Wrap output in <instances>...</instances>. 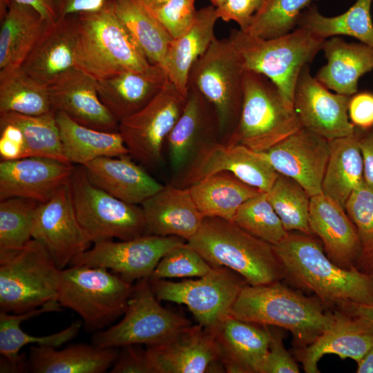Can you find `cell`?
Masks as SVG:
<instances>
[{"mask_svg": "<svg viewBox=\"0 0 373 373\" xmlns=\"http://www.w3.org/2000/svg\"><path fill=\"white\" fill-rule=\"evenodd\" d=\"M268 327L270 330V341L260 373L300 372L297 363L285 348L280 332Z\"/></svg>", "mask_w": 373, "mask_h": 373, "instance_id": "681fc988", "label": "cell"}, {"mask_svg": "<svg viewBox=\"0 0 373 373\" xmlns=\"http://www.w3.org/2000/svg\"><path fill=\"white\" fill-rule=\"evenodd\" d=\"M35 8L48 22L58 19L57 0H15Z\"/></svg>", "mask_w": 373, "mask_h": 373, "instance_id": "6f0895ef", "label": "cell"}, {"mask_svg": "<svg viewBox=\"0 0 373 373\" xmlns=\"http://www.w3.org/2000/svg\"><path fill=\"white\" fill-rule=\"evenodd\" d=\"M185 242V240L176 236L148 234L118 242L103 241L93 244L92 247L77 255L69 266L104 267L133 284L149 278L162 258Z\"/></svg>", "mask_w": 373, "mask_h": 373, "instance_id": "5bb4252c", "label": "cell"}, {"mask_svg": "<svg viewBox=\"0 0 373 373\" xmlns=\"http://www.w3.org/2000/svg\"><path fill=\"white\" fill-rule=\"evenodd\" d=\"M141 345L120 347L118 356L111 367V373H152L146 349Z\"/></svg>", "mask_w": 373, "mask_h": 373, "instance_id": "816d5d0a", "label": "cell"}, {"mask_svg": "<svg viewBox=\"0 0 373 373\" xmlns=\"http://www.w3.org/2000/svg\"><path fill=\"white\" fill-rule=\"evenodd\" d=\"M321 50L327 64L315 78L335 93L352 96L358 92L361 77L373 70V47L363 42L334 36L324 40Z\"/></svg>", "mask_w": 373, "mask_h": 373, "instance_id": "f1b7e54d", "label": "cell"}, {"mask_svg": "<svg viewBox=\"0 0 373 373\" xmlns=\"http://www.w3.org/2000/svg\"><path fill=\"white\" fill-rule=\"evenodd\" d=\"M315 1L317 0H266L247 30L243 32L262 39L286 35L297 28L300 13Z\"/></svg>", "mask_w": 373, "mask_h": 373, "instance_id": "f6af8a7d", "label": "cell"}, {"mask_svg": "<svg viewBox=\"0 0 373 373\" xmlns=\"http://www.w3.org/2000/svg\"><path fill=\"white\" fill-rule=\"evenodd\" d=\"M232 222L271 245L279 243L288 233L266 192L260 191L245 202L236 211Z\"/></svg>", "mask_w": 373, "mask_h": 373, "instance_id": "ee69618b", "label": "cell"}, {"mask_svg": "<svg viewBox=\"0 0 373 373\" xmlns=\"http://www.w3.org/2000/svg\"><path fill=\"white\" fill-rule=\"evenodd\" d=\"M77 40V15L49 22L21 68L48 87L61 74L75 67Z\"/></svg>", "mask_w": 373, "mask_h": 373, "instance_id": "cb8c5ba5", "label": "cell"}, {"mask_svg": "<svg viewBox=\"0 0 373 373\" xmlns=\"http://www.w3.org/2000/svg\"><path fill=\"white\" fill-rule=\"evenodd\" d=\"M0 156L3 161L27 157L23 133L13 124L0 123Z\"/></svg>", "mask_w": 373, "mask_h": 373, "instance_id": "f5cc1de1", "label": "cell"}, {"mask_svg": "<svg viewBox=\"0 0 373 373\" xmlns=\"http://www.w3.org/2000/svg\"><path fill=\"white\" fill-rule=\"evenodd\" d=\"M60 271L39 242L0 261V311L21 314L57 300Z\"/></svg>", "mask_w": 373, "mask_h": 373, "instance_id": "9c48e42d", "label": "cell"}, {"mask_svg": "<svg viewBox=\"0 0 373 373\" xmlns=\"http://www.w3.org/2000/svg\"><path fill=\"white\" fill-rule=\"evenodd\" d=\"M338 306L345 313L365 317L373 322V305L343 302L340 303Z\"/></svg>", "mask_w": 373, "mask_h": 373, "instance_id": "680465c9", "label": "cell"}, {"mask_svg": "<svg viewBox=\"0 0 373 373\" xmlns=\"http://www.w3.org/2000/svg\"><path fill=\"white\" fill-rule=\"evenodd\" d=\"M357 363V373H373V346Z\"/></svg>", "mask_w": 373, "mask_h": 373, "instance_id": "94428289", "label": "cell"}, {"mask_svg": "<svg viewBox=\"0 0 373 373\" xmlns=\"http://www.w3.org/2000/svg\"><path fill=\"white\" fill-rule=\"evenodd\" d=\"M32 239L44 247L59 269H65L74 257L91 247L93 243L75 215L68 184L39 204Z\"/></svg>", "mask_w": 373, "mask_h": 373, "instance_id": "2e32d148", "label": "cell"}, {"mask_svg": "<svg viewBox=\"0 0 373 373\" xmlns=\"http://www.w3.org/2000/svg\"><path fill=\"white\" fill-rule=\"evenodd\" d=\"M309 226L321 240L328 258L337 265L357 266L361 254L356 229L345 208L323 193L311 197Z\"/></svg>", "mask_w": 373, "mask_h": 373, "instance_id": "603a6c76", "label": "cell"}, {"mask_svg": "<svg viewBox=\"0 0 373 373\" xmlns=\"http://www.w3.org/2000/svg\"><path fill=\"white\" fill-rule=\"evenodd\" d=\"M75 68L96 81L151 64L118 19L108 0L99 10L77 15Z\"/></svg>", "mask_w": 373, "mask_h": 373, "instance_id": "277c9868", "label": "cell"}, {"mask_svg": "<svg viewBox=\"0 0 373 373\" xmlns=\"http://www.w3.org/2000/svg\"><path fill=\"white\" fill-rule=\"evenodd\" d=\"M159 300L185 305L198 324L211 331L229 316L241 289L248 283L238 274L224 266H213L196 280L172 282L149 278Z\"/></svg>", "mask_w": 373, "mask_h": 373, "instance_id": "7c38bea8", "label": "cell"}, {"mask_svg": "<svg viewBox=\"0 0 373 373\" xmlns=\"http://www.w3.org/2000/svg\"><path fill=\"white\" fill-rule=\"evenodd\" d=\"M350 97L330 92L312 75L307 64L296 84L294 108L302 128L330 141L355 131L348 115Z\"/></svg>", "mask_w": 373, "mask_h": 373, "instance_id": "e0dca14e", "label": "cell"}, {"mask_svg": "<svg viewBox=\"0 0 373 373\" xmlns=\"http://www.w3.org/2000/svg\"><path fill=\"white\" fill-rule=\"evenodd\" d=\"M0 73L20 67L49 23L32 7L1 0Z\"/></svg>", "mask_w": 373, "mask_h": 373, "instance_id": "f546056e", "label": "cell"}, {"mask_svg": "<svg viewBox=\"0 0 373 373\" xmlns=\"http://www.w3.org/2000/svg\"><path fill=\"white\" fill-rule=\"evenodd\" d=\"M238 50L245 70L264 75L279 89L286 103L294 108V94L298 76L322 50L325 40L311 31L297 27L290 32L271 39L233 30L230 36Z\"/></svg>", "mask_w": 373, "mask_h": 373, "instance_id": "5b68a950", "label": "cell"}, {"mask_svg": "<svg viewBox=\"0 0 373 373\" xmlns=\"http://www.w3.org/2000/svg\"><path fill=\"white\" fill-rule=\"evenodd\" d=\"M54 111L48 87L20 67L0 73V113L41 115Z\"/></svg>", "mask_w": 373, "mask_h": 373, "instance_id": "ab89813d", "label": "cell"}, {"mask_svg": "<svg viewBox=\"0 0 373 373\" xmlns=\"http://www.w3.org/2000/svg\"><path fill=\"white\" fill-rule=\"evenodd\" d=\"M263 153L278 173L297 182L310 197L323 193L329 140L300 128Z\"/></svg>", "mask_w": 373, "mask_h": 373, "instance_id": "d6986e66", "label": "cell"}, {"mask_svg": "<svg viewBox=\"0 0 373 373\" xmlns=\"http://www.w3.org/2000/svg\"><path fill=\"white\" fill-rule=\"evenodd\" d=\"M213 268L186 242L167 252L160 260L149 278L202 277Z\"/></svg>", "mask_w": 373, "mask_h": 373, "instance_id": "7dc6e473", "label": "cell"}, {"mask_svg": "<svg viewBox=\"0 0 373 373\" xmlns=\"http://www.w3.org/2000/svg\"><path fill=\"white\" fill-rule=\"evenodd\" d=\"M329 142V155L322 192L345 208L350 194L364 182L363 161L356 128L353 134Z\"/></svg>", "mask_w": 373, "mask_h": 373, "instance_id": "e575fe53", "label": "cell"}, {"mask_svg": "<svg viewBox=\"0 0 373 373\" xmlns=\"http://www.w3.org/2000/svg\"><path fill=\"white\" fill-rule=\"evenodd\" d=\"M186 169L182 184L190 186L220 172L231 173L243 182L262 192H268L278 177L263 152L242 144L207 141Z\"/></svg>", "mask_w": 373, "mask_h": 373, "instance_id": "9a60e30c", "label": "cell"}, {"mask_svg": "<svg viewBox=\"0 0 373 373\" xmlns=\"http://www.w3.org/2000/svg\"><path fill=\"white\" fill-rule=\"evenodd\" d=\"M133 289V284L106 268L70 265L60 271L57 300L82 318L85 330L95 333L124 314Z\"/></svg>", "mask_w": 373, "mask_h": 373, "instance_id": "8992f818", "label": "cell"}, {"mask_svg": "<svg viewBox=\"0 0 373 373\" xmlns=\"http://www.w3.org/2000/svg\"><path fill=\"white\" fill-rule=\"evenodd\" d=\"M273 247L285 278L312 291L324 304L373 305V276L356 267L345 269L335 264L312 235L288 232Z\"/></svg>", "mask_w": 373, "mask_h": 373, "instance_id": "6da1fadb", "label": "cell"}, {"mask_svg": "<svg viewBox=\"0 0 373 373\" xmlns=\"http://www.w3.org/2000/svg\"><path fill=\"white\" fill-rule=\"evenodd\" d=\"M186 96L169 80L144 108L119 123L130 155L148 166L162 161L164 142L184 108Z\"/></svg>", "mask_w": 373, "mask_h": 373, "instance_id": "4fadbf2b", "label": "cell"}, {"mask_svg": "<svg viewBox=\"0 0 373 373\" xmlns=\"http://www.w3.org/2000/svg\"><path fill=\"white\" fill-rule=\"evenodd\" d=\"M68 186L77 220L93 244L144 234L141 207L122 201L94 185L82 166H75Z\"/></svg>", "mask_w": 373, "mask_h": 373, "instance_id": "30bf717a", "label": "cell"}, {"mask_svg": "<svg viewBox=\"0 0 373 373\" xmlns=\"http://www.w3.org/2000/svg\"><path fill=\"white\" fill-rule=\"evenodd\" d=\"M216 133L218 124L214 107L197 89L188 86L184 108L166 140L173 170L185 165L197 142Z\"/></svg>", "mask_w": 373, "mask_h": 373, "instance_id": "d6a6232c", "label": "cell"}, {"mask_svg": "<svg viewBox=\"0 0 373 373\" xmlns=\"http://www.w3.org/2000/svg\"><path fill=\"white\" fill-rule=\"evenodd\" d=\"M169 81L164 68L153 64L143 71L126 70L97 82L99 97L119 122L148 104Z\"/></svg>", "mask_w": 373, "mask_h": 373, "instance_id": "4316f807", "label": "cell"}, {"mask_svg": "<svg viewBox=\"0 0 373 373\" xmlns=\"http://www.w3.org/2000/svg\"><path fill=\"white\" fill-rule=\"evenodd\" d=\"M150 12L153 10L157 7L160 6L167 0H137Z\"/></svg>", "mask_w": 373, "mask_h": 373, "instance_id": "6125c7cd", "label": "cell"}, {"mask_svg": "<svg viewBox=\"0 0 373 373\" xmlns=\"http://www.w3.org/2000/svg\"><path fill=\"white\" fill-rule=\"evenodd\" d=\"M348 115L355 127L373 128V93L363 91L352 95L349 102Z\"/></svg>", "mask_w": 373, "mask_h": 373, "instance_id": "db71d44e", "label": "cell"}, {"mask_svg": "<svg viewBox=\"0 0 373 373\" xmlns=\"http://www.w3.org/2000/svg\"><path fill=\"white\" fill-rule=\"evenodd\" d=\"M52 109L77 123L99 131L118 132L119 122L101 101L97 82L77 68L61 74L48 86Z\"/></svg>", "mask_w": 373, "mask_h": 373, "instance_id": "44dd1931", "label": "cell"}, {"mask_svg": "<svg viewBox=\"0 0 373 373\" xmlns=\"http://www.w3.org/2000/svg\"><path fill=\"white\" fill-rule=\"evenodd\" d=\"M0 123L13 124L21 130L27 157H44L68 162L63 152L55 111L41 115L0 113Z\"/></svg>", "mask_w": 373, "mask_h": 373, "instance_id": "60d3db41", "label": "cell"}, {"mask_svg": "<svg viewBox=\"0 0 373 373\" xmlns=\"http://www.w3.org/2000/svg\"><path fill=\"white\" fill-rule=\"evenodd\" d=\"M195 0H167L151 12L174 39L193 24L197 10Z\"/></svg>", "mask_w": 373, "mask_h": 373, "instance_id": "c3c4849f", "label": "cell"}, {"mask_svg": "<svg viewBox=\"0 0 373 373\" xmlns=\"http://www.w3.org/2000/svg\"><path fill=\"white\" fill-rule=\"evenodd\" d=\"M368 274L373 276V264L368 271Z\"/></svg>", "mask_w": 373, "mask_h": 373, "instance_id": "e7e4bbea", "label": "cell"}, {"mask_svg": "<svg viewBox=\"0 0 373 373\" xmlns=\"http://www.w3.org/2000/svg\"><path fill=\"white\" fill-rule=\"evenodd\" d=\"M300 128L294 108L276 85L262 74L245 70L240 117L226 144L264 152Z\"/></svg>", "mask_w": 373, "mask_h": 373, "instance_id": "52a82bcc", "label": "cell"}, {"mask_svg": "<svg viewBox=\"0 0 373 373\" xmlns=\"http://www.w3.org/2000/svg\"><path fill=\"white\" fill-rule=\"evenodd\" d=\"M210 332L225 372L260 373L270 341L268 326L229 316Z\"/></svg>", "mask_w": 373, "mask_h": 373, "instance_id": "d4e9b609", "label": "cell"}, {"mask_svg": "<svg viewBox=\"0 0 373 373\" xmlns=\"http://www.w3.org/2000/svg\"><path fill=\"white\" fill-rule=\"evenodd\" d=\"M266 0H225L216 8L218 19L236 22L240 30L246 31L254 17L260 10Z\"/></svg>", "mask_w": 373, "mask_h": 373, "instance_id": "f907efd6", "label": "cell"}, {"mask_svg": "<svg viewBox=\"0 0 373 373\" xmlns=\"http://www.w3.org/2000/svg\"><path fill=\"white\" fill-rule=\"evenodd\" d=\"M345 209L361 242V254L356 267L368 274L373 264V189L363 182L350 194Z\"/></svg>", "mask_w": 373, "mask_h": 373, "instance_id": "bcb514c9", "label": "cell"}, {"mask_svg": "<svg viewBox=\"0 0 373 373\" xmlns=\"http://www.w3.org/2000/svg\"><path fill=\"white\" fill-rule=\"evenodd\" d=\"M130 156L101 157L82 166L89 180L96 186L125 202L142 204L164 185L135 163Z\"/></svg>", "mask_w": 373, "mask_h": 373, "instance_id": "83f0119b", "label": "cell"}, {"mask_svg": "<svg viewBox=\"0 0 373 373\" xmlns=\"http://www.w3.org/2000/svg\"><path fill=\"white\" fill-rule=\"evenodd\" d=\"M141 205L144 234L176 236L187 242L198 232L204 219L189 188L164 186Z\"/></svg>", "mask_w": 373, "mask_h": 373, "instance_id": "484cf974", "label": "cell"}, {"mask_svg": "<svg viewBox=\"0 0 373 373\" xmlns=\"http://www.w3.org/2000/svg\"><path fill=\"white\" fill-rule=\"evenodd\" d=\"M373 346V322L365 317L334 312L331 326L295 355L307 373H319L318 363L326 354L358 363Z\"/></svg>", "mask_w": 373, "mask_h": 373, "instance_id": "7402d4cb", "label": "cell"}, {"mask_svg": "<svg viewBox=\"0 0 373 373\" xmlns=\"http://www.w3.org/2000/svg\"><path fill=\"white\" fill-rule=\"evenodd\" d=\"M158 301L149 278L136 281L122 320L95 332L92 343L106 348L129 345L148 346L165 341L192 324L184 316L162 307Z\"/></svg>", "mask_w": 373, "mask_h": 373, "instance_id": "8fae6325", "label": "cell"}, {"mask_svg": "<svg viewBox=\"0 0 373 373\" xmlns=\"http://www.w3.org/2000/svg\"><path fill=\"white\" fill-rule=\"evenodd\" d=\"M372 1L356 0L346 12L334 17L323 15L316 5L312 3L300 13L297 27L325 39L346 35L373 47Z\"/></svg>", "mask_w": 373, "mask_h": 373, "instance_id": "74e56055", "label": "cell"}, {"mask_svg": "<svg viewBox=\"0 0 373 373\" xmlns=\"http://www.w3.org/2000/svg\"><path fill=\"white\" fill-rule=\"evenodd\" d=\"M63 152L72 164L84 166L101 157L130 155L120 133L81 125L62 112H56Z\"/></svg>", "mask_w": 373, "mask_h": 373, "instance_id": "836d02e7", "label": "cell"}, {"mask_svg": "<svg viewBox=\"0 0 373 373\" xmlns=\"http://www.w3.org/2000/svg\"><path fill=\"white\" fill-rule=\"evenodd\" d=\"M119 348L71 344L64 349L35 345L30 349L29 371L34 373H104L115 363Z\"/></svg>", "mask_w": 373, "mask_h": 373, "instance_id": "1f68e13d", "label": "cell"}, {"mask_svg": "<svg viewBox=\"0 0 373 373\" xmlns=\"http://www.w3.org/2000/svg\"><path fill=\"white\" fill-rule=\"evenodd\" d=\"M61 307L57 300L51 301L35 309L21 313L10 314L0 311V354L9 360L17 361L23 356L19 352L27 345L51 346L59 347L73 340L79 332L83 325L81 321H75L65 329L42 336H35L27 334L21 329V324L24 321L40 314L58 312Z\"/></svg>", "mask_w": 373, "mask_h": 373, "instance_id": "8d00e7d4", "label": "cell"}, {"mask_svg": "<svg viewBox=\"0 0 373 373\" xmlns=\"http://www.w3.org/2000/svg\"><path fill=\"white\" fill-rule=\"evenodd\" d=\"M245 70L242 59L230 37L222 39L215 37L190 70L187 86L197 89L213 105L220 135L229 137L238 124Z\"/></svg>", "mask_w": 373, "mask_h": 373, "instance_id": "ba28073f", "label": "cell"}, {"mask_svg": "<svg viewBox=\"0 0 373 373\" xmlns=\"http://www.w3.org/2000/svg\"><path fill=\"white\" fill-rule=\"evenodd\" d=\"M75 166L44 157L0 162V200L30 199L42 203L69 183Z\"/></svg>", "mask_w": 373, "mask_h": 373, "instance_id": "ffe728a7", "label": "cell"}, {"mask_svg": "<svg viewBox=\"0 0 373 373\" xmlns=\"http://www.w3.org/2000/svg\"><path fill=\"white\" fill-rule=\"evenodd\" d=\"M218 19L216 7L209 5L197 10L191 26L171 40L164 62L169 80L184 96L188 92V78L193 64L209 48Z\"/></svg>", "mask_w": 373, "mask_h": 373, "instance_id": "4dcf8cb0", "label": "cell"}, {"mask_svg": "<svg viewBox=\"0 0 373 373\" xmlns=\"http://www.w3.org/2000/svg\"><path fill=\"white\" fill-rule=\"evenodd\" d=\"M29 371L28 358L24 356L19 361H11L4 357L0 360V372H26Z\"/></svg>", "mask_w": 373, "mask_h": 373, "instance_id": "91938a15", "label": "cell"}, {"mask_svg": "<svg viewBox=\"0 0 373 373\" xmlns=\"http://www.w3.org/2000/svg\"><path fill=\"white\" fill-rule=\"evenodd\" d=\"M108 0H57L59 18L102 8ZM58 18V19H59Z\"/></svg>", "mask_w": 373, "mask_h": 373, "instance_id": "9f6ffc18", "label": "cell"}, {"mask_svg": "<svg viewBox=\"0 0 373 373\" xmlns=\"http://www.w3.org/2000/svg\"><path fill=\"white\" fill-rule=\"evenodd\" d=\"M188 188L204 218L230 221L245 202L260 192L228 172L213 174Z\"/></svg>", "mask_w": 373, "mask_h": 373, "instance_id": "d590c367", "label": "cell"}, {"mask_svg": "<svg viewBox=\"0 0 373 373\" xmlns=\"http://www.w3.org/2000/svg\"><path fill=\"white\" fill-rule=\"evenodd\" d=\"M39 202L9 198L0 202V261L21 249L32 239L33 221Z\"/></svg>", "mask_w": 373, "mask_h": 373, "instance_id": "b9f144b4", "label": "cell"}, {"mask_svg": "<svg viewBox=\"0 0 373 373\" xmlns=\"http://www.w3.org/2000/svg\"><path fill=\"white\" fill-rule=\"evenodd\" d=\"M114 12L151 64L164 68L173 38L154 15L137 0H108Z\"/></svg>", "mask_w": 373, "mask_h": 373, "instance_id": "f35d334b", "label": "cell"}, {"mask_svg": "<svg viewBox=\"0 0 373 373\" xmlns=\"http://www.w3.org/2000/svg\"><path fill=\"white\" fill-rule=\"evenodd\" d=\"M146 351L152 373L225 372L213 333L200 324L186 326Z\"/></svg>", "mask_w": 373, "mask_h": 373, "instance_id": "ac0fdd59", "label": "cell"}, {"mask_svg": "<svg viewBox=\"0 0 373 373\" xmlns=\"http://www.w3.org/2000/svg\"><path fill=\"white\" fill-rule=\"evenodd\" d=\"M186 243L212 266H224L250 285L285 278L273 245L250 234L230 220L204 218L198 232Z\"/></svg>", "mask_w": 373, "mask_h": 373, "instance_id": "3957f363", "label": "cell"}, {"mask_svg": "<svg viewBox=\"0 0 373 373\" xmlns=\"http://www.w3.org/2000/svg\"><path fill=\"white\" fill-rule=\"evenodd\" d=\"M266 193L287 231L312 235L308 221L311 197L297 182L278 173Z\"/></svg>", "mask_w": 373, "mask_h": 373, "instance_id": "7bdbcfd3", "label": "cell"}, {"mask_svg": "<svg viewBox=\"0 0 373 373\" xmlns=\"http://www.w3.org/2000/svg\"><path fill=\"white\" fill-rule=\"evenodd\" d=\"M209 1L211 3L212 6L217 8L220 6V5H222L224 2L225 0H209Z\"/></svg>", "mask_w": 373, "mask_h": 373, "instance_id": "be15d7a7", "label": "cell"}, {"mask_svg": "<svg viewBox=\"0 0 373 373\" xmlns=\"http://www.w3.org/2000/svg\"><path fill=\"white\" fill-rule=\"evenodd\" d=\"M324 303L276 281L265 285H246L239 293L229 316L261 325L289 331L297 348L313 343L334 321V312Z\"/></svg>", "mask_w": 373, "mask_h": 373, "instance_id": "7a4b0ae2", "label": "cell"}, {"mask_svg": "<svg viewBox=\"0 0 373 373\" xmlns=\"http://www.w3.org/2000/svg\"><path fill=\"white\" fill-rule=\"evenodd\" d=\"M363 161L364 182L373 189V128H356Z\"/></svg>", "mask_w": 373, "mask_h": 373, "instance_id": "11a10c76", "label": "cell"}]
</instances>
